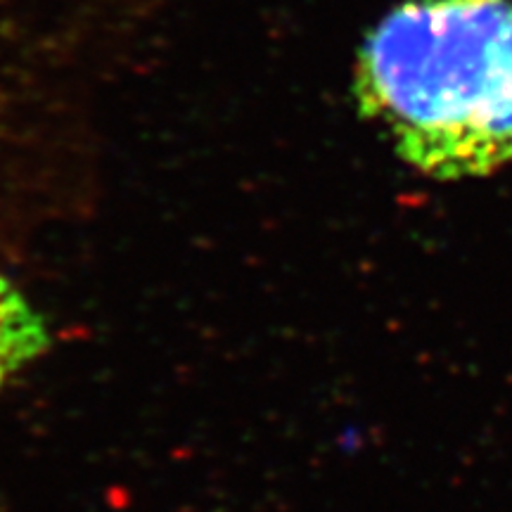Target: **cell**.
<instances>
[{
	"mask_svg": "<svg viewBox=\"0 0 512 512\" xmlns=\"http://www.w3.org/2000/svg\"><path fill=\"white\" fill-rule=\"evenodd\" d=\"M361 114L439 181L512 162V0H403L363 41Z\"/></svg>",
	"mask_w": 512,
	"mask_h": 512,
	"instance_id": "6da1fadb",
	"label": "cell"
},
{
	"mask_svg": "<svg viewBox=\"0 0 512 512\" xmlns=\"http://www.w3.org/2000/svg\"><path fill=\"white\" fill-rule=\"evenodd\" d=\"M50 349V330L27 294L0 275V392Z\"/></svg>",
	"mask_w": 512,
	"mask_h": 512,
	"instance_id": "7a4b0ae2",
	"label": "cell"
}]
</instances>
